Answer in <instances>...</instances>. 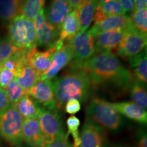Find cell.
Instances as JSON below:
<instances>
[{"mask_svg":"<svg viewBox=\"0 0 147 147\" xmlns=\"http://www.w3.org/2000/svg\"><path fill=\"white\" fill-rule=\"evenodd\" d=\"M73 67H80L87 71L93 85L110 84L124 89L132 80L130 71L111 53L95 52L83 63Z\"/></svg>","mask_w":147,"mask_h":147,"instance_id":"1","label":"cell"},{"mask_svg":"<svg viewBox=\"0 0 147 147\" xmlns=\"http://www.w3.org/2000/svg\"><path fill=\"white\" fill-rule=\"evenodd\" d=\"M51 81L57 109L61 108L70 100L87 101L93 86L89 74L80 67H73L70 72Z\"/></svg>","mask_w":147,"mask_h":147,"instance_id":"2","label":"cell"},{"mask_svg":"<svg viewBox=\"0 0 147 147\" xmlns=\"http://www.w3.org/2000/svg\"><path fill=\"white\" fill-rule=\"evenodd\" d=\"M87 121L105 129H118L122 124V119L112 103L95 97L87 108Z\"/></svg>","mask_w":147,"mask_h":147,"instance_id":"3","label":"cell"},{"mask_svg":"<svg viewBox=\"0 0 147 147\" xmlns=\"http://www.w3.org/2000/svg\"><path fill=\"white\" fill-rule=\"evenodd\" d=\"M8 38L19 50L36 48L37 38L34 21L19 14L10 22Z\"/></svg>","mask_w":147,"mask_h":147,"instance_id":"4","label":"cell"},{"mask_svg":"<svg viewBox=\"0 0 147 147\" xmlns=\"http://www.w3.org/2000/svg\"><path fill=\"white\" fill-rule=\"evenodd\" d=\"M23 118L16 106L10 104L0 113V136L8 142L17 143L21 140Z\"/></svg>","mask_w":147,"mask_h":147,"instance_id":"5","label":"cell"},{"mask_svg":"<svg viewBox=\"0 0 147 147\" xmlns=\"http://www.w3.org/2000/svg\"><path fill=\"white\" fill-rule=\"evenodd\" d=\"M146 34L129 23L123 38L118 47V53L122 57L130 58L140 53L146 46Z\"/></svg>","mask_w":147,"mask_h":147,"instance_id":"6","label":"cell"},{"mask_svg":"<svg viewBox=\"0 0 147 147\" xmlns=\"http://www.w3.org/2000/svg\"><path fill=\"white\" fill-rule=\"evenodd\" d=\"M68 42L74 51L73 65L83 63L95 53V37L89 31L78 32Z\"/></svg>","mask_w":147,"mask_h":147,"instance_id":"7","label":"cell"},{"mask_svg":"<svg viewBox=\"0 0 147 147\" xmlns=\"http://www.w3.org/2000/svg\"><path fill=\"white\" fill-rule=\"evenodd\" d=\"M37 46L49 49L53 47L59 38V31L48 22L45 9L42 8L34 19Z\"/></svg>","mask_w":147,"mask_h":147,"instance_id":"8","label":"cell"},{"mask_svg":"<svg viewBox=\"0 0 147 147\" xmlns=\"http://www.w3.org/2000/svg\"><path fill=\"white\" fill-rule=\"evenodd\" d=\"M38 119L40 130L46 142L64 133L61 121L57 111L41 108Z\"/></svg>","mask_w":147,"mask_h":147,"instance_id":"9","label":"cell"},{"mask_svg":"<svg viewBox=\"0 0 147 147\" xmlns=\"http://www.w3.org/2000/svg\"><path fill=\"white\" fill-rule=\"evenodd\" d=\"M27 91L29 96L37 103L41 104L47 109L57 111L56 101L51 80L39 79Z\"/></svg>","mask_w":147,"mask_h":147,"instance_id":"10","label":"cell"},{"mask_svg":"<svg viewBox=\"0 0 147 147\" xmlns=\"http://www.w3.org/2000/svg\"><path fill=\"white\" fill-rule=\"evenodd\" d=\"M73 59L74 51L72 47L69 42L64 44L63 47L59 51L54 53L50 67L42 75L40 79H53L63 67L68 65Z\"/></svg>","mask_w":147,"mask_h":147,"instance_id":"11","label":"cell"},{"mask_svg":"<svg viewBox=\"0 0 147 147\" xmlns=\"http://www.w3.org/2000/svg\"><path fill=\"white\" fill-rule=\"evenodd\" d=\"M80 147H106L107 140L102 128L87 121L82 127L80 135Z\"/></svg>","mask_w":147,"mask_h":147,"instance_id":"12","label":"cell"},{"mask_svg":"<svg viewBox=\"0 0 147 147\" xmlns=\"http://www.w3.org/2000/svg\"><path fill=\"white\" fill-rule=\"evenodd\" d=\"M127 27L124 29L102 32L95 36V52L110 53L114 49H117L121 40L123 38Z\"/></svg>","mask_w":147,"mask_h":147,"instance_id":"13","label":"cell"},{"mask_svg":"<svg viewBox=\"0 0 147 147\" xmlns=\"http://www.w3.org/2000/svg\"><path fill=\"white\" fill-rule=\"evenodd\" d=\"M71 10L67 0H51L45 12L47 20L59 31L62 23Z\"/></svg>","mask_w":147,"mask_h":147,"instance_id":"14","label":"cell"},{"mask_svg":"<svg viewBox=\"0 0 147 147\" xmlns=\"http://www.w3.org/2000/svg\"><path fill=\"white\" fill-rule=\"evenodd\" d=\"M58 51L59 50L55 45L45 52H40L37 50L36 47L30 49L29 52V63L42 76L50 67L53 55Z\"/></svg>","mask_w":147,"mask_h":147,"instance_id":"15","label":"cell"},{"mask_svg":"<svg viewBox=\"0 0 147 147\" xmlns=\"http://www.w3.org/2000/svg\"><path fill=\"white\" fill-rule=\"evenodd\" d=\"M21 138L32 147H42L46 141L40 130L38 118L23 119Z\"/></svg>","mask_w":147,"mask_h":147,"instance_id":"16","label":"cell"},{"mask_svg":"<svg viewBox=\"0 0 147 147\" xmlns=\"http://www.w3.org/2000/svg\"><path fill=\"white\" fill-rule=\"evenodd\" d=\"M131 23L129 16L127 15H117L110 16L98 23L93 24L89 32L93 36L100 33L116 29H124Z\"/></svg>","mask_w":147,"mask_h":147,"instance_id":"17","label":"cell"},{"mask_svg":"<svg viewBox=\"0 0 147 147\" xmlns=\"http://www.w3.org/2000/svg\"><path fill=\"white\" fill-rule=\"evenodd\" d=\"M80 30L78 9L74 8L65 18L59 29V38L65 42L72 39Z\"/></svg>","mask_w":147,"mask_h":147,"instance_id":"18","label":"cell"},{"mask_svg":"<svg viewBox=\"0 0 147 147\" xmlns=\"http://www.w3.org/2000/svg\"><path fill=\"white\" fill-rule=\"evenodd\" d=\"M113 106L119 114L140 123L146 124L147 113L144 109L140 107L134 102H123L113 103Z\"/></svg>","mask_w":147,"mask_h":147,"instance_id":"19","label":"cell"},{"mask_svg":"<svg viewBox=\"0 0 147 147\" xmlns=\"http://www.w3.org/2000/svg\"><path fill=\"white\" fill-rule=\"evenodd\" d=\"M117 15H126L122 8L119 0H110L108 2L98 5L93 16V24H95L106 18Z\"/></svg>","mask_w":147,"mask_h":147,"instance_id":"20","label":"cell"},{"mask_svg":"<svg viewBox=\"0 0 147 147\" xmlns=\"http://www.w3.org/2000/svg\"><path fill=\"white\" fill-rule=\"evenodd\" d=\"M40 76L30 64L25 63L16 71L14 78L22 88L27 91L40 79Z\"/></svg>","mask_w":147,"mask_h":147,"instance_id":"21","label":"cell"},{"mask_svg":"<svg viewBox=\"0 0 147 147\" xmlns=\"http://www.w3.org/2000/svg\"><path fill=\"white\" fill-rule=\"evenodd\" d=\"M97 6V0H87L78 9L80 30L79 32H85L93 21L95 11Z\"/></svg>","mask_w":147,"mask_h":147,"instance_id":"22","label":"cell"},{"mask_svg":"<svg viewBox=\"0 0 147 147\" xmlns=\"http://www.w3.org/2000/svg\"><path fill=\"white\" fill-rule=\"evenodd\" d=\"M15 106L23 119L38 118L41 108L28 93L23 95Z\"/></svg>","mask_w":147,"mask_h":147,"instance_id":"23","label":"cell"},{"mask_svg":"<svg viewBox=\"0 0 147 147\" xmlns=\"http://www.w3.org/2000/svg\"><path fill=\"white\" fill-rule=\"evenodd\" d=\"M24 0H0V20L11 21L21 14Z\"/></svg>","mask_w":147,"mask_h":147,"instance_id":"24","label":"cell"},{"mask_svg":"<svg viewBox=\"0 0 147 147\" xmlns=\"http://www.w3.org/2000/svg\"><path fill=\"white\" fill-rule=\"evenodd\" d=\"M130 65L133 69L138 81L142 84L147 82V58L146 53L141 52L132 57L129 58Z\"/></svg>","mask_w":147,"mask_h":147,"instance_id":"25","label":"cell"},{"mask_svg":"<svg viewBox=\"0 0 147 147\" xmlns=\"http://www.w3.org/2000/svg\"><path fill=\"white\" fill-rule=\"evenodd\" d=\"M45 2L46 0H24L21 14L34 21L40 11L44 8Z\"/></svg>","mask_w":147,"mask_h":147,"instance_id":"26","label":"cell"},{"mask_svg":"<svg viewBox=\"0 0 147 147\" xmlns=\"http://www.w3.org/2000/svg\"><path fill=\"white\" fill-rule=\"evenodd\" d=\"M131 97L134 104L143 109H146L147 107V94L144 84L138 80L134 82L131 89Z\"/></svg>","mask_w":147,"mask_h":147,"instance_id":"27","label":"cell"},{"mask_svg":"<svg viewBox=\"0 0 147 147\" xmlns=\"http://www.w3.org/2000/svg\"><path fill=\"white\" fill-rule=\"evenodd\" d=\"M5 91L8 95L10 104L14 105H15L21 100L23 95L27 94V91L18 84L15 78H14L7 86L5 88Z\"/></svg>","mask_w":147,"mask_h":147,"instance_id":"28","label":"cell"},{"mask_svg":"<svg viewBox=\"0 0 147 147\" xmlns=\"http://www.w3.org/2000/svg\"><path fill=\"white\" fill-rule=\"evenodd\" d=\"M130 21L132 25L139 31L146 34L147 33V9L134 11L131 16Z\"/></svg>","mask_w":147,"mask_h":147,"instance_id":"29","label":"cell"},{"mask_svg":"<svg viewBox=\"0 0 147 147\" xmlns=\"http://www.w3.org/2000/svg\"><path fill=\"white\" fill-rule=\"evenodd\" d=\"M80 120L75 116H71L66 121L68 131L67 135L71 134L74 138V147H80V137L78 133V127L80 125Z\"/></svg>","mask_w":147,"mask_h":147,"instance_id":"30","label":"cell"},{"mask_svg":"<svg viewBox=\"0 0 147 147\" xmlns=\"http://www.w3.org/2000/svg\"><path fill=\"white\" fill-rule=\"evenodd\" d=\"M19 49L14 47L8 37L0 38V63L10 57Z\"/></svg>","mask_w":147,"mask_h":147,"instance_id":"31","label":"cell"},{"mask_svg":"<svg viewBox=\"0 0 147 147\" xmlns=\"http://www.w3.org/2000/svg\"><path fill=\"white\" fill-rule=\"evenodd\" d=\"M67 136L65 133L60 134L51 140L45 142L42 147H70Z\"/></svg>","mask_w":147,"mask_h":147,"instance_id":"32","label":"cell"},{"mask_svg":"<svg viewBox=\"0 0 147 147\" xmlns=\"http://www.w3.org/2000/svg\"><path fill=\"white\" fill-rule=\"evenodd\" d=\"M14 78V74L8 69L0 67V88L5 89L9 83Z\"/></svg>","mask_w":147,"mask_h":147,"instance_id":"33","label":"cell"},{"mask_svg":"<svg viewBox=\"0 0 147 147\" xmlns=\"http://www.w3.org/2000/svg\"><path fill=\"white\" fill-rule=\"evenodd\" d=\"M80 102L77 100H70L65 104V110L67 113L70 115H74L80 111Z\"/></svg>","mask_w":147,"mask_h":147,"instance_id":"34","label":"cell"},{"mask_svg":"<svg viewBox=\"0 0 147 147\" xmlns=\"http://www.w3.org/2000/svg\"><path fill=\"white\" fill-rule=\"evenodd\" d=\"M10 105V102L5 89L0 88V113L6 109Z\"/></svg>","mask_w":147,"mask_h":147,"instance_id":"35","label":"cell"},{"mask_svg":"<svg viewBox=\"0 0 147 147\" xmlns=\"http://www.w3.org/2000/svg\"><path fill=\"white\" fill-rule=\"evenodd\" d=\"M135 1L136 0H119V2L125 12L127 13L134 10Z\"/></svg>","mask_w":147,"mask_h":147,"instance_id":"36","label":"cell"},{"mask_svg":"<svg viewBox=\"0 0 147 147\" xmlns=\"http://www.w3.org/2000/svg\"><path fill=\"white\" fill-rule=\"evenodd\" d=\"M146 5L147 0H136L135 5H134V11H138L146 8Z\"/></svg>","mask_w":147,"mask_h":147,"instance_id":"37","label":"cell"},{"mask_svg":"<svg viewBox=\"0 0 147 147\" xmlns=\"http://www.w3.org/2000/svg\"><path fill=\"white\" fill-rule=\"evenodd\" d=\"M87 0H67L71 9L78 8L80 5H82Z\"/></svg>","mask_w":147,"mask_h":147,"instance_id":"38","label":"cell"},{"mask_svg":"<svg viewBox=\"0 0 147 147\" xmlns=\"http://www.w3.org/2000/svg\"><path fill=\"white\" fill-rule=\"evenodd\" d=\"M147 138L146 134H143L138 140V147H147Z\"/></svg>","mask_w":147,"mask_h":147,"instance_id":"39","label":"cell"},{"mask_svg":"<svg viewBox=\"0 0 147 147\" xmlns=\"http://www.w3.org/2000/svg\"><path fill=\"white\" fill-rule=\"evenodd\" d=\"M109 1H110V0H97V5L103 4V3L108 2Z\"/></svg>","mask_w":147,"mask_h":147,"instance_id":"40","label":"cell"},{"mask_svg":"<svg viewBox=\"0 0 147 147\" xmlns=\"http://www.w3.org/2000/svg\"><path fill=\"white\" fill-rule=\"evenodd\" d=\"M115 147H122V146H115Z\"/></svg>","mask_w":147,"mask_h":147,"instance_id":"41","label":"cell"},{"mask_svg":"<svg viewBox=\"0 0 147 147\" xmlns=\"http://www.w3.org/2000/svg\"></svg>","mask_w":147,"mask_h":147,"instance_id":"42","label":"cell"}]
</instances>
